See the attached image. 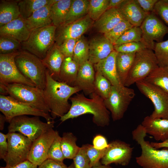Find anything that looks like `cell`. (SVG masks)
I'll return each instance as SVG.
<instances>
[{
  "mask_svg": "<svg viewBox=\"0 0 168 168\" xmlns=\"http://www.w3.org/2000/svg\"><path fill=\"white\" fill-rule=\"evenodd\" d=\"M90 97L88 99L83 94L77 93L71 97L70 108L67 113L60 118L61 121L63 122L83 114H90L93 115V122L97 126H108L110 123V112L105 106L104 99L95 92L91 94Z\"/></svg>",
  "mask_w": 168,
  "mask_h": 168,
  "instance_id": "obj_1",
  "label": "cell"
},
{
  "mask_svg": "<svg viewBox=\"0 0 168 168\" xmlns=\"http://www.w3.org/2000/svg\"><path fill=\"white\" fill-rule=\"evenodd\" d=\"M80 91L76 86H71L54 80L46 69L44 92L51 111V116L54 119L57 117L61 118L68 112L71 106L68 100L73 94Z\"/></svg>",
  "mask_w": 168,
  "mask_h": 168,
  "instance_id": "obj_2",
  "label": "cell"
},
{
  "mask_svg": "<svg viewBox=\"0 0 168 168\" xmlns=\"http://www.w3.org/2000/svg\"><path fill=\"white\" fill-rule=\"evenodd\" d=\"M146 131L141 124L132 132V138L140 145L141 153L136 157L137 163L143 168H168V148L157 149L145 140Z\"/></svg>",
  "mask_w": 168,
  "mask_h": 168,
  "instance_id": "obj_3",
  "label": "cell"
},
{
  "mask_svg": "<svg viewBox=\"0 0 168 168\" xmlns=\"http://www.w3.org/2000/svg\"><path fill=\"white\" fill-rule=\"evenodd\" d=\"M15 61L18 69L23 75L31 81L36 87L44 90L46 69L40 58L21 49L16 56Z\"/></svg>",
  "mask_w": 168,
  "mask_h": 168,
  "instance_id": "obj_4",
  "label": "cell"
},
{
  "mask_svg": "<svg viewBox=\"0 0 168 168\" xmlns=\"http://www.w3.org/2000/svg\"><path fill=\"white\" fill-rule=\"evenodd\" d=\"M0 85L5 87L10 96L18 101L46 113L50 112L44 90L22 84H0Z\"/></svg>",
  "mask_w": 168,
  "mask_h": 168,
  "instance_id": "obj_5",
  "label": "cell"
},
{
  "mask_svg": "<svg viewBox=\"0 0 168 168\" xmlns=\"http://www.w3.org/2000/svg\"><path fill=\"white\" fill-rule=\"evenodd\" d=\"M56 28L52 24L31 31L28 39L21 43L22 49L42 60L55 43Z\"/></svg>",
  "mask_w": 168,
  "mask_h": 168,
  "instance_id": "obj_6",
  "label": "cell"
},
{
  "mask_svg": "<svg viewBox=\"0 0 168 168\" xmlns=\"http://www.w3.org/2000/svg\"><path fill=\"white\" fill-rule=\"evenodd\" d=\"M158 67L153 50L146 48L136 53L124 86L128 87L144 80Z\"/></svg>",
  "mask_w": 168,
  "mask_h": 168,
  "instance_id": "obj_7",
  "label": "cell"
},
{
  "mask_svg": "<svg viewBox=\"0 0 168 168\" xmlns=\"http://www.w3.org/2000/svg\"><path fill=\"white\" fill-rule=\"evenodd\" d=\"M40 117H29L26 115L13 118L9 123L8 132H18L29 138L32 142L41 135L54 127V121L44 122Z\"/></svg>",
  "mask_w": 168,
  "mask_h": 168,
  "instance_id": "obj_8",
  "label": "cell"
},
{
  "mask_svg": "<svg viewBox=\"0 0 168 168\" xmlns=\"http://www.w3.org/2000/svg\"><path fill=\"white\" fill-rule=\"evenodd\" d=\"M0 111L5 116L6 122L9 123L15 117L27 115L42 117L48 123L54 121L49 113L21 102L10 95H0Z\"/></svg>",
  "mask_w": 168,
  "mask_h": 168,
  "instance_id": "obj_9",
  "label": "cell"
},
{
  "mask_svg": "<svg viewBox=\"0 0 168 168\" xmlns=\"http://www.w3.org/2000/svg\"><path fill=\"white\" fill-rule=\"evenodd\" d=\"M8 150L3 159L6 166H12L28 160L32 142L19 133L7 134Z\"/></svg>",
  "mask_w": 168,
  "mask_h": 168,
  "instance_id": "obj_10",
  "label": "cell"
},
{
  "mask_svg": "<svg viewBox=\"0 0 168 168\" xmlns=\"http://www.w3.org/2000/svg\"><path fill=\"white\" fill-rule=\"evenodd\" d=\"M140 91L152 102L154 110L150 117L168 119V94L158 87L144 80L136 83Z\"/></svg>",
  "mask_w": 168,
  "mask_h": 168,
  "instance_id": "obj_11",
  "label": "cell"
},
{
  "mask_svg": "<svg viewBox=\"0 0 168 168\" xmlns=\"http://www.w3.org/2000/svg\"><path fill=\"white\" fill-rule=\"evenodd\" d=\"M140 28L142 34L141 41L147 48L153 50L155 42L162 41L165 35L168 33V27L156 16L153 12L149 13Z\"/></svg>",
  "mask_w": 168,
  "mask_h": 168,
  "instance_id": "obj_12",
  "label": "cell"
},
{
  "mask_svg": "<svg viewBox=\"0 0 168 168\" xmlns=\"http://www.w3.org/2000/svg\"><path fill=\"white\" fill-rule=\"evenodd\" d=\"M18 51L0 54V84L19 83L36 87L31 81L21 74L16 65L15 58Z\"/></svg>",
  "mask_w": 168,
  "mask_h": 168,
  "instance_id": "obj_13",
  "label": "cell"
},
{
  "mask_svg": "<svg viewBox=\"0 0 168 168\" xmlns=\"http://www.w3.org/2000/svg\"><path fill=\"white\" fill-rule=\"evenodd\" d=\"M117 53L114 50L107 58L93 65L95 71L105 77L119 92L133 98L134 90L125 86L118 74L115 63Z\"/></svg>",
  "mask_w": 168,
  "mask_h": 168,
  "instance_id": "obj_14",
  "label": "cell"
},
{
  "mask_svg": "<svg viewBox=\"0 0 168 168\" xmlns=\"http://www.w3.org/2000/svg\"><path fill=\"white\" fill-rule=\"evenodd\" d=\"M133 150L129 144L124 142L118 140L112 141L109 143L100 163L105 166L112 163L127 166L132 158Z\"/></svg>",
  "mask_w": 168,
  "mask_h": 168,
  "instance_id": "obj_15",
  "label": "cell"
},
{
  "mask_svg": "<svg viewBox=\"0 0 168 168\" xmlns=\"http://www.w3.org/2000/svg\"><path fill=\"white\" fill-rule=\"evenodd\" d=\"M93 23V21L88 14L83 18L74 22L60 25L56 29L55 43L59 46L67 40L80 38Z\"/></svg>",
  "mask_w": 168,
  "mask_h": 168,
  "instance_id": "obj_16",
  "label": "cell"
},
{
  "mask_svg": "<svg viewBox=\"0 0 168 168\" xmlns=\"http://www.w3.org/2000/svg\"><path fill=\"white\" fill-rule=\"evenodd\" d=\"M55 134V131L52 128L34 141L32 143L28 160L39 166L47 159L48 152Z\"/></svg>",
  "mask_w": 168,
  "mask_h": 168,
  "instance_id": "obj_17",
  "label": "cell"
},
{
  "mask_svg": "<svg viewBox=\"0 0 168 168\" xmlns=\"http://www.w3.org/2000/svg\"><path fill=\"white\" fill-rule=\"evenodd\" d=\"M133 99L120 92L112 86L109 96L104 100V101L106 107L111 113L114 121L123 118Z\"/></svg>",
  "mask_w": 168,
  "mask_h": 168,
  "instance_id": "obj_18",
  "label": "cell"
},
{
  "mask_svg": "<svg viewBox=\"0 0 168 168\" xmlns=\"http://www.w3.org/2000/svg\"><path fill=\"white\" fill-rule=\"evenodd\" d=\"M88 44V60L93 65L107 58L114 50V44L104 35L93 37Z\"/></svg>",
  "mask_w": 168,
  "mask_h": 168,
  "instance_id": "obj_19",
  "label": "cell"
},
{
  "mask_svg": "<svg viewBox=\"0 0 168 168\" xmlns=\"http://www.w3.org/2000/svg\"><path fill=\"white\" fill-rule=\"evenodd\" d=\"M117 8L123 19L133 26L140 27L149 13L143 10L137 0H124Z\"/></svg>",
  "mask_w": 168,
  "mask_h": 168,
  "instance_id": "obj_20",
  "label": "cell"
},
{
  "mask_svg": "<svg viewBox=\"0 0 168 168\" xmlns=\"http://www.w3.org/2000/svg\"><path fill=\"white\" fill-rule=\"evenodd\" d=\"M95 72L93 64L88 60L80 65L75 86L86 95L94 92Z\"/></svg>",
  "mask_w": 168,
  "mask_h": 168,
  "instance_id": "obj_21",
  "label": "cell"
},
{
  "mask_svg": "<svg viewBox=\"0 0 168 168\" xmlns=\"http://www.w3.org/2000/svg\"><path fill=\"white\" fill-rule=\"evenodd\" d=\"M31 32L25 19L21 16L0 28V36L11 38L21 43L28 39Z\"/></svg>",
  "mask_w": 168,
  "mask_h": 168,
  "instance_id": "obj_22",
  "label": "cell"
},
{
  "mask_svg": "<svg viewBox=\"0 0 168 168\" xmlns=\"http://www.w3.org/2000/svg\"><path fill=\"white\" fill-rule=\"evenodd\" d=\"M147 134L152 136L157 141L164 142L168 139V119L145 117L141 124Z\"/></svg>",
  "mask_w": 168,
  "mask_h": 168,
  "instance_id": "obj_23",
  "label": "cell"
},
{
  "mask_svg": "<svg viewBox=\"0 0 168 168\" xmlns=\"http://www.w3.org/2000/svg\"><path fill=\"white\" fill-rule=\"evenodd\" d=\"M65 57L55 43L41 61L49 74L58 81L61 68Z\"/></svg>",
  "mask_w": 168,
  "mask_h": 168,
  "instance_id": "obj_24",
  "label": "cell"
},
{
  "mask_svg": "<svg viewBox=\"0 0 168 168\" xmlns=\"http://www.w3.org/2000/svg\"><path fill=\"white\" fill-rule=\"evenodd\" d=\"M59 0H50L49 3L36 11L29 17L25 19L27 27L31 31L52 24L50 17L52 5Z\"/></svg>",
  "mask_w": 168,
  "mask_h": 168,
  "instance_id": "obj_25",
  "label": "cell"
},
{
  "mask_svg": "<svg viewBox=\"0 0 168 168\" xmlns=\"http://www.w3.org/2000/svg\"><path fill=\"white\" fill-rule=\"evenodd\" d=\"M123 19L118 8H110L95 21L93 26L97 31L104 34Z\"/></svg>",
  "mask_w": 168,
  "mask_h": 168,
  "instance_id": "obj_26",
  "label": "cell"
},
{
  "mask_svg": "<svg viewBox=\"0 0 168 168\" xmlns=\"http://www.w3.org/2000/svg\"><path fill=\"white\" fill-rule=\"evenodd\" d=\"M79 65L72 57H65L62 64L58 81L75 86Z\"/></svg>",
  "mask_w": 168,
  "mask_h": 168,
  "instance_id": "obj_27",
  "label": "cell"
},
{
  "mask_svg": "<svg viewBox=\"0 0 168 168\" xmlns=\"http://www.w3.org/2000/svg\"><path fill=\"white\" fill-rule=\"evenodd\" d=\"M19 0H0V28L21 16Z\"/></svg>",
  "mask_w": 168,
  "mask_h": 168,
  "instance_id": "obj_28",
  "label": "cell"
},
{
  "mask_svg": "<svg viewBox=\"0 0 168 168\" xmlns=\"http://www.w3.org/2000/svg\"><path fill=\"white\" fill-rule=\"evenodd\" d=\"M89 2L88 0H73L62 24L72 23L86 16L88 14Z\"/></svg>",
  "mask_w": 168,
  "mask_h": 168,
  "instance_id": "obj_29",
  "label": "cell"
},
{
  "mask_svg": "<svg viewBox=\"0 0 168 168\" xmlns=\"http://www.w3.org/2000/svg\"><path fill=\"white\" fill-rule=\"evenodd\" d=\"M135 54L117 53L115 59L116 68L120 79L124 86L132 65Z\"/></svg>",
  "mask_w": 168,
  "mask_h": 168,
  "instance_id": "obj_30",
  "label": "cell"
},
{
  "mask_svg": "<svg viewBox=\"0 0 168 168\" xmlns=\"http://www.w3.org/2000/svg\"><path fill=\"white\" fill-rule=\"evenodd\" d=\"M73 0H59L53 4L50 8L52 24L56 27L64 22Z\"/></svg>",
  "mask_w": 168,
  "mask_h": 168,
  "instance_id": "obj_31",
  "label": "cell"
},
{
  "mask_svg": "<svg viewBox=\"0 0 168 168\" xmlns=\"http://www.w3.org/2000/svg\"><path fill=\"white\" fill-rule=\"evenodd\" d=\"M77 137L71 132L63 133L61 146L65 159H73L78 153L80 147L76 144Z\"/></svg>",
  "mask_w": 168,
  "mask_h": 168,
  "instance_id": "obj_32",
  "label": "cell"
},
{
  "mask_svg": "<svg viewBox=\"0 0 168 168\" xmlns=\"http://www.w3.org/2000/svg\"><path fill=\"white\" fill-rule=\"evenodd\" d=\"M144 80L153 85L168 94V69L158 67Z\"/></svg>",
  "mask_w": 168,
  "mask_h": 168,
  "instance_id": "obj_33",
  "label": "cell"
},
{
  "mask_svg": "<svg viewBox=\"0 0 168 168\" xmlns=\"http://www.w3.org/2000/svg\"><path fill=\"white\" fill-rule=\"evenodd\" d=\"M50 0H19L18 4L21 16L25 19L30 16L36 11L49 4Z\"/></svg>",
  "mask_w": 168,
  "mask_h": 168,
  "instance_id": "obj_34",
  "label": "cell"
},
{
  "mask_svg": "<svg viewBox=\"0 0 168 168\" xmlns=\"http://www.w3.org/2000/svg\"><path fill=\"white\" fill-rule=\"evenodd\" d=\"M89 54L88 42L82 36L79 38L75 45L72 58L80 66L88 60Z\"/></svg>",
  "mask_w": 168,
  "mask_h": 168,
  "instance_id": "obj_35",
  "label": "cell"
},
{
  "mask_svg": "<svg viewBox=\"0 0 168 168\" xmlns=\"http://www.w3.org/2000/svg\"><path fill=\"white\" fill-rule=\"evenodd\" d=\"M95 72L94 92L105 100L109 96L112 85L103 75L99 72Z\"/></svg>",
  "mask_w": 168,
  "mask_h": 168,
  "instance_id": "obj_36",
  "label": "cell"
},
{
  "mask_svg": "<svg viewBox=\"0 0 168 168\" xmlns=\"http://www.w3.org/2000/svg\"><path fill=\"white\" fill-rule=\"evenodd\" d=\"M89 1L88 15L95 21L108 9L110 0Z\"/></svg>",
  "mask_w": 168,
  "mask_h": 168,
  "instance_id": "obj_37",
  "label": "cell"
},
{
  "mask_svg": "<svg viewBox=\"0 0 168 168\" xmlns=\"http://www.w3.org/2000/svg\"><path fill=\"white\" fill-rule=\"evenodd\" d=\"M159 67L168 66V39L156 42L153 50Z\"/></svg>",
  "mask_w": 168,
  "mask_h": 168,
  "instance_id": "obj_38",
  "label": "cell"
},
{
  "mask_svg": "<svg viewBox=\"0 0 168 168\" xmlns=\"http://www.w3.org/2000/svg\"><path fill=\"white\" fill-rule=\"evenodd\" d=\"M142 34V31L140 27L133 26L127 30L116 41L114 45L141 41Z\"/></svg>",
  "mask_w": 168,
  "mask_h": 168,
  "instance_id": "obj_39",
  "label": "cell"
},
{
  "mask_svg": "<svg viewBox=\"0 0 168 168\" xmlns=\"http://www.w3.org/2000/svg\"><path fill=\"white\" fill-rule=\"evenodd\" d=\"M61 139L62 137L60 136L58 132L55 131L54 138L48 152V158L58 162H63L65 159L61 148Z\"/></svg>",
  "mask_w": 168,
  "mask_h": 168,
  "instance_id": "obj_40",
  "label": "cell"
},
{
  "mask_svg": "<svg viewBox=\"0 0 168 168\" xmlns=\"http://www.w3.org/2000/svg\"><path fill=\"white\" fill-rule=\"evenodd\" d=\"M21 49V42L11 38L0 36V54L14 53Z\"/></svg>",
  "mask_w": 168,
  "mask_h": 168,
  "instance_id": "obj_41",
  "label": "cell"
},
{
  "mask_svg": "<svg viewBox=\"0 0 168 168\" xmlns=\"http://www.w3.org/2000/svg\"><path fill=\"white\" fill-rule=\"evenodd\" d=\"M133 26L123 19L111 30L104 34L114 45L116 41L128 29Z\"/></svg>",
  "mask_w": 168,
  "mask_h": 168,
  "instance_id": "obj_42",
  "label": "cell"
},
{
  "mask_svg": "<svg viewBox=\"0 0 168 168\" xmlns=\"http://www.w3.org/2000/svg\"><path fill=\"white\" fill-rule=\"evenodd\" d=\"M86 144L80 147L79 151L73 159L75 168H92L86 152Z\"/></svg>",
  "mask_w": 168,
  "mask_h": 168,
  "instance_id": "obj_43",
  "label": "cell"
},
{
  "mask_svg": "<svg viewBox=\"0 0 168 168\" xmlns=\"http://www.w3.org/2000/svg\"><path fill=\"white\" fill-rule=\"evenodd\" d=\"M114 46V50L118 53H136L147 48L144 44L141 41L132 42Z\"/></svg>",
  "mask_w": 168,
  "mask_h": 168,
  "instance_id": "obj_44",
  "label": "cell"
},
{
  "mask_svg": "<svg viewBox=\"0 0 168 168\" xmlns=\"http://www.w3.org/2000/svg\"><path fill=\"white\" fill-rule=\"evenodd\" d=\"M86 152L90 160L91 168L99 164L100 160L103 156L106 149L99 150L94 148L92 145L86 144Z\"/></svg>",
  "mask_w": 168,
  "mask_h": 168,
  "instance_id": "obj_45",
  "label": "cell"
},
{
  "mask_svg": "<svg viewBox=\"0 0 168 168\" xmlns=\"http://www.w3.org/2000/svg\"><path fill=\"white\" fill-rule=\"evenodd\" d=\"M153 12L168 24V0H158Z\"/></svg>",
  "mask_w": 168,
  "mask_h": 168,
  "instance_id": "obj_46",
  "label": "cell"
},
{
  "mask_svg": "<svg viewBox=\"0 0 168 168\" xmlns=\"http://www.w3.org/2000/svg\"><path fill=\"white\" fill-rule=\"evenodd\" d=\"M79 39L68 40L58 46L65 57H72L74 49Z\"/></svg>",
  "mask_w": 168,
  "mask_h": 168,
  "instance_id": "obj_47",
  "label": "cell"
},
{
  "mask_svg": "<svg viewBox=\"0 0 168 168\" xmlns=\"http://www.w3.org/2000/svg\"><path fill=\"white\" fill-rule=\"evenodd\" d=\"M92 144L94 148L99 150L106 149L109 145L105 138L100 134L95 136L93 140Z\"/></svg>",
  "mask_w": 168,
  "mask_h": 168,
  "instance_id": "obj_48",
  "label": "cell"
},
{
  "mask_svg": "<svg viewBox=\"0 0 168 168\" xmlns=\"http://www.w3.org/2000/svg\"><path fill=\"white\" fill-rule=\"evenodd\" d=\"M63 162L56 161L48 158L44 161L37 168H67Z\"/></svg>",
  "mask_w": 168,
  "mask_h": 168,
  "instance_id": "obj_49",
  "label": "cell"
},
{
  "mask_svg": "<svg viewBox=\"0 0 168 168\" xmlns=\"http://www.w3.org/2000/svg\"><path fill=\"white\" fill-rule=\"evenodd\" d=\"M139 4L146 12H153L155 6L158 0H137Z\"/></svg>",
  "mask_w": 168,
  "mask_h": 168,
  "instance_id": "obj_50",
  "label": "cell"
},
{
  "mask_svg": "<svg viewBox=\"0 0 168 168\" xmlns=\"http://www.w3.org/2000/svg\"><path fill=\"white\" fill-rule=\"evenodd\" d=\"M8 150L7 134L0 133V158L3 160Z\"/></svg>",
  "mask_w": 168,
  "mask_h": 168,
  "instance_id": "obj_51",
  "label": "cell"
},
{
  "mask_svg": "<svg viewBox=\"0 0 168 168\" xmlns=\"http://www.w3.org/2000/svg\"><path fill=\"white\" fill-rule=\"evenodd\" d=\"M38 166L27 160L15 166L1 167V168H37Z\"/></svg>",
  "mask_w": 168,
  "mask_h": 168,
  "instance_id": "obj_52",
  "label": "cell"
},
{
  "mask_svg": "<svg viewBox=\"0 0 168 168\" xmlns=\"http://www.w3.org/2000/svg\"><path fill=\"white\" fill-rule=\"evenodd\" d=\"M152 146L157 149H161L165 147L168 148V139L163 142H150Z\"/></svg>",
  "mask_w": 168,
  "mask_h": 168,
  "instance_id": "obj_53",
  "label": "cell"
},
{
  "mask_svg": "<svg viewBox=\"0 0 168 168\" xmlns=\"http://www.w3.org/2000/svg\"><path fill=\"white\" fill-rule=\"evenodd\" d=\"M124 0H110L108 9L118 8Z\"/></svg>",
  "mask_w": 168,
  "mask_h": 168,
  "instance_id": "obj_54",
  "label": "cell"
},
{
  "mask_svg": "<svg viewBox=\"0 0 168 168\" xmlns=\"http://www.w3.org/2000/svg\"><path fill=\"white\" fill-rule=\"evenodd\" d=\"M6 122L5 116L3 114H0V130H2L4 128L5 123Z\"/></svg>",
  "mask_w": 168,
  "mask_h": 168,
  "instance_id": "obj_55",
  "label": "cell"
},
{
  "mask_svg": "<svg viewBox=\"0 0 168 168\" xmlns=\"http://www.w3.org/2000/svg\"><path fill=\"white\" fill-rule=\"evenodd\" d=\"M92 168H112L110 165L105 166L104 165L100 163L98 165L94 166L92 167Z\"/></svg>",
  "mask_w": 168,
  "mask_h": 168,
  "instance_id": "obj_56",
  "label": "cell"
},
{
  "mask_svg": "<svg viewBox=\"0 0 168 168\" xmlns=\"http://www.w3.org/2000/svg\"><path fill=\"white\" fill-rule=\"evenodd\" d=\"M67 168H75L73 163H72Z\"/></svg>",
  "mask_w": 168,
  "mask_h": 168,
  "instance_id": "obj_57",
  "label": "cell"
},
{
  "mask_svg": "<svg viewBox=\"0 0 168 168\" xmlns=\"http://www.w3.org/2000/svg\"><path fill=\"white\" fill-rule=\"evenodd\" d=\"M168 69V66H167V67H166Z\"/></svg>",
  "mask_w": 168,
  "mask_h": 168,
  "instance_id": "obj_58",
  "label": "cell"
}]
</instances>
